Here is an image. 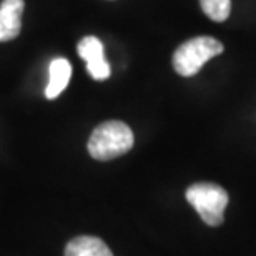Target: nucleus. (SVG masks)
Masks as SVG:
<instances>
[{
  "label": "nucleus",
  "instance_id": "6e6552de",
  "mask_svg": "<svg viewBox=\"0 0 256 256\" xmlns=\"http://www.w3.org/2000/svg\"><path fill=\"white\" fill-rule=\"evenodd\" d=\"M200 5L213 22H224L232 12V0H200Z\"/></svg>",
  "mask_w": 256,
  "mask_h": 256
},
{
  "label": "nucleus",
  "instance_id": "0eeeda50",
  "mask_svg": "<svg viewBox=\"0 0 256 256\" xmlns=\"http://www.w3.org/2000/svg\"><path fill=\"white\" fill-rule=\"evenodd\" d=\"M65 256H114V253L100 238L78 236L66 244Z\"/></svg>",
  "mask_w": 256,
  "mask_h": 256
},
{
  "label": "nucleus",
  "instance_id": "20e7f679",
  "mask_svg": "<svg viewBox=\"0 0 256 256\" xmlns=\"http://www.w3.org/2000/svg\"><path fill=\"white\" fill-rule=\"evenodd\" d=\"M76 52L85 60L86 70L95 80H106L112 74L110 65L104 57V45L96 37H85L76 45Z\"/></svg>",
  "mask_w": 256,
  "mask_h": 256
},
{
  "label": "nucleus",
  "instance_id": "7ed1b4c3",
  "mask_svg": "<svg viewBox=\"0 0 256 256\" xmlns=\"http://www.w3.org/2000/svg\"><path fill=\"white\" fill-rule=\"evenodd\" d=\"M186 200L208 226H220L223 223L224 208L230 202L224 188L208 182L194 183L186 190Z\"/></svg>",
  "mask_w": 256,
  "mask_h": 256
},
{
  "label": "nucleus",
  "instance_id": "39448f33",
  "mask_svg": "<svg viewBox=\"0 0 256 256\" xmlns=\"http://www.w3.org/2000/svg\"><path fill=\"white\" fill-rule=\"evenodd\" d=\"M24 0H4L0 5V42L14 40L22 30Z\"/></svg>",
  "mask_w": 256,
  "mask_h": 256
},
{
  "label": "nucleus",
  "instance_id": "f03ea898",
  "mask_svg": "<svg viewBox=\"0 0 256 256\" xmlns=\"http://www.w3.org/2000/svg\"><path fill=\"white\" fill-rule=\"evenodd\" d=\"M223 52V44L213 37H194L186 40L173 54V68L182 76L196 75L203 65Z\"/></svg>",
  "mask_w": 256,
  "mask_h": 256
},
{
  "label": "nucleus",
  "instance_id": "f257e3e1",
  "mask_svg": "<svg viewBox=\"0 0 256 256\" xmlns=\"http://www.w3.org/2000/svg\"><path fill=\"white\" fill-rule=\"evenodd\" d=\"M135 136L132 128L124 122H104L92 132L88 138V153L98 162H108L132 150Z\"/></svg>",
  "mask_w": 256,
  "mask_h": 256
},
{
  "label": "nucleus",
  "instance_id": "423d86ee",
  "mask_svg": "<svg viewBox=\"0 0 256 256\" xmlns=\"http://www.w3.org/2000/svg\"><path fill=\"white\" fill-rule=\"evenodd\" d=\"M72 76V65L68 60L65 58H55L52 64H50V78H48V85L45 88V96L48 100H54L62 94L66 88Z\"/></svg>",
  "mask_w": 256,
  "mask_h": 256
}]
</instances>
